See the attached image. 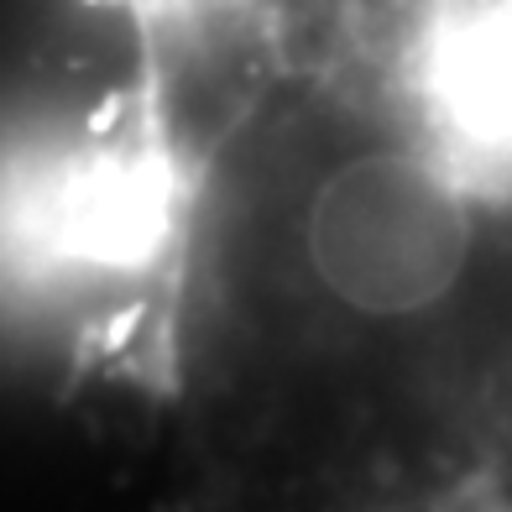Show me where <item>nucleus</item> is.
Returning <instances> with one entry per match:
<instances>
[{
  "instance_id": "nucleus-1",
  "label": "nucleus",
  "mask_w": 512,
  "mask_h": 512,
  "mask_svg": "<svg viewBox=\"0 0 512 512\" xmlns=\"http://www.w3.org/2000/svg\"><path fill=\"white\" fill-rule=\"evenodd\" d=\"M298 251L335 309L398 324L439 309L476 256V173L450 147H361L324 168Z\"/></svg>"
},
{
  "instance_id": "nucleus-2",
  "label": "nucleus",
  "mask_w": 512,
  "mask_h": 512,
  "mask_svg": "<svg viewBox=\"0 0 512 512\" xmlns=\"http://www.w3.org/2000/svg\"><path fill=\"white\" fill-rule=\"evenodd\" d=\"M434 95L465 168H512V0H481L455 21L439 48Z\"/></svg>"
}]
</instances>
